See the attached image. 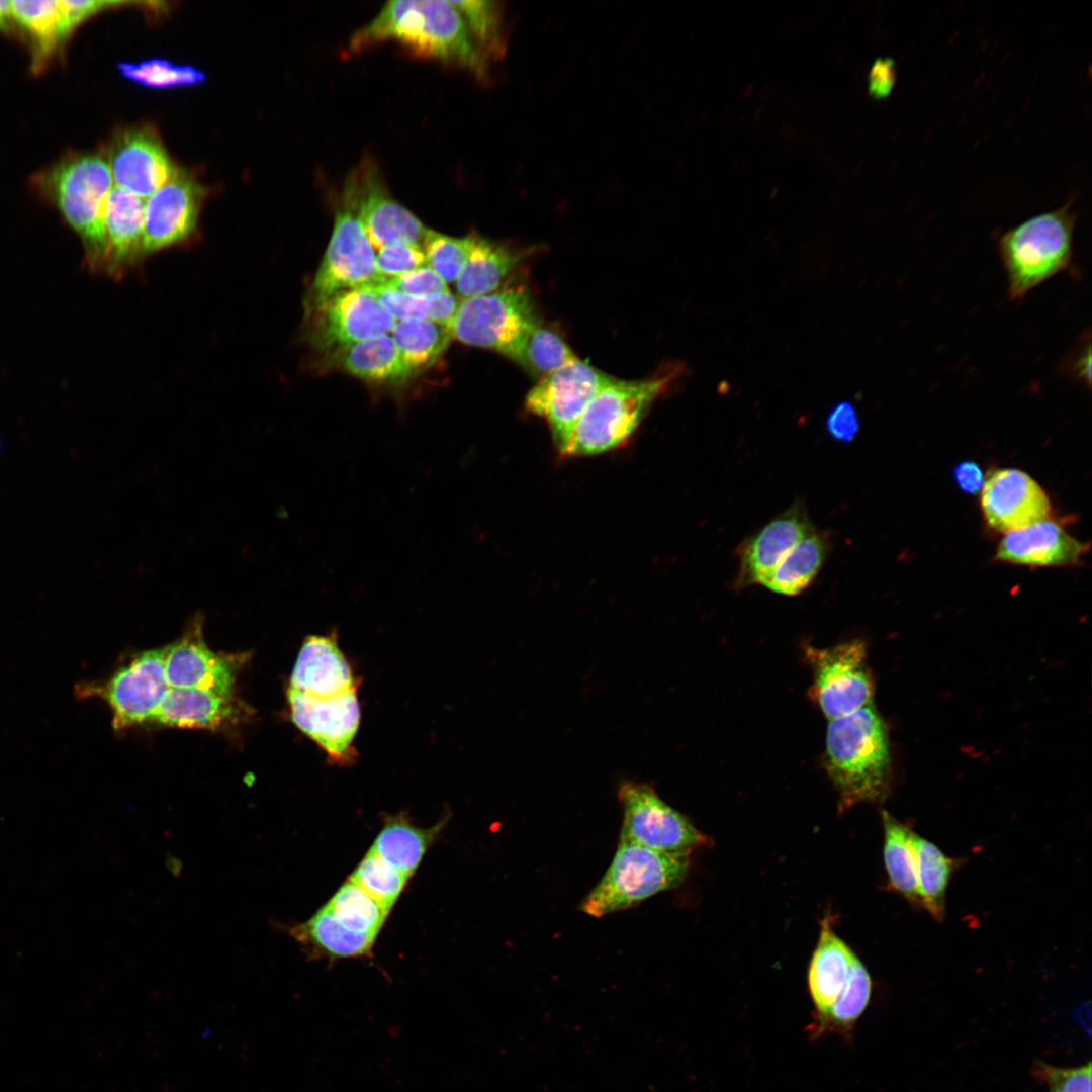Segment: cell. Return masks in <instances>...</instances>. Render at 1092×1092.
I'll list each match as a JSON object with an SVG mask.
<instances>
[{
    "label": "cell",
    "mask_w": 1092,
    "mask_h": 1092,
    "mask_svg": "<svg viewBox=\"0 0 1092 1092\" xmlns=\"http://www.w3.org/2000/svg\"><path fill=\"white\" fill-rule=\"evenodd\" d=\"M387 41L420 58L468 70L478 78L486 75L488 60L451 1H389L351 35L347 51L357 54Z\"/></svg>",
    "instance_id": "obj_1"
},
{
    "label": "cell",
    "mask_w": 1092,
    "mask_h": 1092,
    "mask_svg": "<svg viewBox=\"0 0 1092 1092\" xmlns=\"http://www.w3.org/2000/svg\"><path fill=\"white\" fill-rule=\"evenodd\" d=\"M825 769L839 795L841 809L879 802L887 796L891 779L888 737L872 703L829 720Z\"/></svg>",
    "instance_id": "obj_2"
},
{
    "label": "cell",
    "mask_w": 1092,
    "mask_h": 1092,
    "mask_svg": "<svg viewBox=\"0 0 1092 1092\" xmlns=\"http://www.w3.org/2000/svg\"><path fill=\"white\" fill-rule=\"evenodd\" d=\"M113 183L107 158L97 153L70 155L38 178L42 193L80 237L84 264L94 273L104 269L103 218Z\"/></svg>",
    "instance_id": "obj_3"
},
{
    "label": "cell",
    "mask_w": 1092,
    "mask_h": 1092,
    "mask_svg": "<svg viewBox=\"0 0 1092 1092\" xmlns=\"http://www.w3.org/2000/svg\"><path fill=\"white\" fill-rule=\"evenodd\" d=\"M685 372V367L676 363L647 379L614 378L589 401L560 456H592L627 444L655 400Z\"/></svg>",
    "instance_id": "obj_4"
},
{
    "label": "cell",
    "mask_w": 1092,
    "mask_h": 1092,
    "mask_svg": "<svg viewBox=\"0 0 1092 1092\" xmlns=\"http://www.w3.org/2000/svg\"><path fill=\"white\" fill-rule=\"evenodd\" d=\"M1076 220L1072 202H1066L1001 235L997 249L1010 300L1023 299L1031 289L1070 265Z\"/></svg>",
    "instance_id": "obj_5"
},
{
    "label": "cell",
    "mask_w": 1092,
    "mask_h": 1092,
    "mask_svg": "<svg viewBox=\"0 0 1092 1092\" xmlns=\"http://www.w3.org/2000/svg\"><path fill=\"white\" fill-rule=\"evenodd\" d=\"M690 868V854L655 851L619 841L606 873L583 899V913L601 918L637 906L679 886Z\"/></svg>",
    "instance_id": "obj_6"
},
{
    "label": "cell",
    "mask_w": 1092,
    "mask_h": 1092,
    "mask_svg": "<svg viewBox=\"0 0 1092 1092\" xmlns=\"http://www.w3.org/2000/svg\"><path fill=\"white\" fill-rule=\"evenodd\" d=\"M538 325L530 292L524 285L460 299L450 324L453 339L495 351L517 361L530 332Z\"/></svg>",
    "instance_id": "obj_7"
},
{
    "label": "cell",
    "mask_w": 1092,
    "mask_h": 1092,
    "mask_svg": "<svg viewBox=\"0 0 1092 1092\" xmlns=\"http://www.w3.org/2000/svg\"><path fill=\"white\" fill-rule=\"evenodd\" d=\"M623 810L619 841L665 853L691 854L708 842L681 813L666 804L655 789L627 781L617 791Z\"/></svg>",
    "instance_id": "obj_8"
},
{
    "label": "cell",
    "mask_w": 1092,
    "mask_h": 1092,
    "mask_svg": "<svg viewBox=\"0 0 1092 1092\" xmlns=\"http://www.w3.org/2000/svg\"><path fill=\"white\" fill-rule=\"evenodd\" d=\"M309 342L321 352L390 334L396 320L366 288L337 291L306 300Z\"/></svg>",
    "instance_id": "obj_9"
},
{
    "label": "cell",
    "mask_w": 1092,
    "mask_h": 1092,
    "mask_svg": "<svg viewBox=\"0 0 1092 1092\" xmlns=\"http://www.w3.org/2000/svg\"><path fill=\"white\" fill-rule=\"evenodd\" d=\"M340 201L355 213L374 249L395 241L422 245L428 229L392 197L371 158H365L349 173Z\"/></svg>",
    "instance_id": "obj_10"
},
{
    "label": "cell",
    "mask_w": 1092,
    "mask_h": 1092,
    "mask_svg": "<svg viewBox=\"0 0 1092 1092\" xmlns=\"http://www.w3.org/2000/svg\"><path fill=\"white\" fill-rule=\"evenodd\" d=\"M613 379L577 358L542 376L529 390L525 407L546 422L559 455L589 401Z\"/></svg>",
    "instance_id": "obj_11"
},
{
    "label": "cell",
    "mask_w": 1092,
    "mask_h": 1092,
    "mask_svg": "<svg viewBox=\"0 0 1092 1092\" xmlns=\"http://www.w3.org/2000/svg\"><path fill=\"white\" fill-rule=\"evenodd\" d=\"M805 655L814 673L810 695L828 720L872 703L874 686L863 641L855 639L827 648L808 646Z\"/></svg>",
    "instance_id": "obj_12"
},
{
    "label": "cell",
    "mask_w": 1092,
    "mask_h": 1092,
    "mask_svg": "<svg viewBox=\"0 0 1092 1092\" xmlns=\"http://www.w3.org/2000/svg\"><path fill=\"white\" fill-rule=\"evenodd\" d=\"M167 647L151 649L118 669L103 685L81 684L80 697L98 696L111 708L113 726L123 729L152 721L169 686L165 674Z\"/></svg>",
    "instance_id": "obj_13"
},
{
    "label": "cell",
    "mask_w": 1092,
    "mask_h": 1092,
    "mask_svg": "<svg viewBox=\"0 0 1092 1092\" xmlns=\"http://www.w3.org/2000/svg\"><path fill=\"white\" fill-rule=\"evenodd\" d=\"M382 281L375 251L355 213L339 201L333 232L314 274L307 300L323 299L337 291L362 288Z\"/></svg>",
    "instance_id": "obj_14"
},
{
    "label": "cell",
    "mask_w": 1092,
    "mask_h": 1092,
    "mask_svg": "<svg viewBox=\"0 0 1092 1092\" xmlns=\"http://www.w3.org/2000/svg\"><path fill=\"white\" fill-rule=\"evenodd\" d=\"M287 699L293 723L335 761H346L360 724L357 688L330 698H317L289 688Z\"/></svg>",
    "instance_id": "obj_15"
},
{
    "label": "cell",
    "mask_w": 1092,
    "mask_h": 1092,
    "mask_svg": "<svg viewBox=\"0 0 1092 1092\" xmlns=\"http://www.w3.org/2000/svg\"><path fill=\"white\" fill-rule=\"evenodd\" d=\"M204 194L202 185L178 169L171 180L147 198L145 256L184 243L194 235Z\"/></svg>",
    "instance_id": "obj_16"
},
{
    "label": "cell",
    "mask_w": 1092,
    "mask_h": 1092,
    "mask_svg": "<svg viewBox=\"0 0 1092 1092\" xmlns=\"http://www.w3.org/2000/svg\"><path fill=\"white\" fill-rule=\"evenodd\" d=\"M980 492V506L987 525L1005 534L1046 520L1052 511L1045 491L1019 469L993 470Z\"/></svg>",
    "instance_id": "obj_17"
},
{
    "label": "cell",
    "mask_w": 1092,
    "mask_h": 1092,
    "mask_svg": "<svg viewBox=\"0 0 1092 1092\" xmlns=\"http://www.w3.org/2000/svg\"><path fill=\"white\" fill-rule=\"evenodd\" d=\"M107 153L115 185L144 199L178 171L160 138L146 126L120 132Z\"/></svg>",
    "instance_id": "obj_18"
},
{
    "label": "cell",
    "mask_w": 1092,
    "mask_h": 1092,
    "mask_svg": "<svg viewBox=\"0 0 1092 1092\" xmlns=\"http://www.w3.org/2000/svg\"><path fill=\"white\" fill-rule=\"evenodd\" d=\"M814 530L806 505L796 500L738 546L735 587L761 584L781 559Z\"/></svg>",
    "instance_id": "obj_19"
},
{
    "label": "cell",
    "mask_w": 1092,
    "mask_h": 1092,
    "mask_svg": "<svg viewBox=\"0 0 1092 1092\" xmlns=\"http://www.w3.org/2000/svg\"><path fill=\"white\" fill-rule=\"evenodd\" d=\"M194 622L180 640L168 646L165 674L169 688L200 689L233 696L238 662L231 655L210 650Z\"/></svg>",
    "instance_id": "obj_20"
},
{
    "label": "cell",
    "mask_w": 1092,
    "mask_h": 1092,
    "mask_svg": "<svg viewBox=\"0 0 1092 1092\" xmlns=\"http://www.w3.org/2000/svg\"><path fill=\"white\" fill-rule=\"evenodd\" d=\"M1088 549V544L1046 519L1007 533L997 547L995 559L1028 567L1071 566L1079 564Z\"/></svg>",
    "instance_id": "obj_21"
},
{
    "label": "cell",
    "mask_w": 1092,
    "mask_h": 1092,
    "mask_svg": "<svg viewBox=\"0 0 1092 1092\" xmlns=\"http://www.w3.org/2000/svg\"><path fill=\"white\" fill-rule=\"evenodd\" d=\"M145 204L141 198L116 185L104 210L105 259L103 273L121 278L145 255L143 252Z\"/></svg>",
    "instance_id": "obj_22"
},
{
    "label": "cell",
    "mask_w": 1092,
    "mask_h": 1092,
    "mask_svg": "<svg viewBox=\"0 0 1092 1092\" xmlns=\"http://www.w3.org/2000/svg\"><path fill=\"white\" fill-rule=\"evenodd\" d=\"M355 687L351 667L336 640L308 636L295 661L290 688L313 697L330 698Z\"/></svg>",
    "instance_id": "obj_23"
},
{
    "label": "cell",
    "mask_w": 1092,
    "mask_h": 1092,
    "mask_svg": "<svg viewBox=\"0 0 1092 1092\" xmlns=\"http://www.w3.org/2000/svg\"><path fill=\"white\" fill-rule=\"evenodd\" d=\"M328 355L334 367L372 385L398 387L416 375L389 334L335 349Z\"/></svg>",
    "instance_id": "obj_24"
},
{
    "label": "cell",
    "mask_w": 1092,
    "mask_h": 1092,
    "mask_svg": "<svg viewBox=\"0 0 1092 1092\" xmlns=\"http://www.w3.org/2000/svg\"><path fill=\"white\" fill-rule=\"evenodd\" d=\"M240 712L233 696L169 688L152 721L182 728L218 729L235 723Z\"/></svg>",
    "instance_id": "obj_25"
},
{
    "label": "cell",
    "mask_w": 1092,
    "mask_h": 1092,
    "mask_svg": "<svg viewBox=\"0 0 1092 1092\" xmlns=\"http://www.w3.org/2000/svg\"><path fill=\"white\" fill-rule=\"evenodd\" d=\"M854 957L833 931L831 921L824 918L808 972L809 991L816 1009V1019L810 1028L827 1017L847 981Z\"/></svg>",
    "instance_id": "obj_26"
},
{
    "label": "cell",
    "mask_w": 1092,
    "mask_h": 1092,
    "mask_svg": "<svg viewBox=\"0 0 1092 1092\" xmlns=\"http://www.w3.org/2000/svg\"><path fill=\"white\" fill-rule=\"evenodd\" d=\"M524 257L521 251L510 246L470 234L466 262L454 282L459 298L481 296L498 290Z\"/></svg>",
    "instance_id": "obj_27"
},
{
    "label": "cell",
    "mask_w": 1092,
    "mask_h": 1092,
    "mask_svg": "<svg viewBox=\"0 0 1092 1092\" xmlns=\"http://www.w3.org/2000/svg\"><path fill=\"white\" fill-rule=\"evenodd\" d=\"M290 935L313 958H356L370 954L376 936L346 928L324 906L309 920L293 925Z\"/></svg>",
    "instance_id": "obj_28"
},
{
    "label": "cell",
    "mask_w": 1092,
    "mask_h": 1092,
    "mask_svg": "<svg viewBox=\"0 0 1092 1092\" xmlns=\"http://www.w3.org/2000/svg\"><path fill=\"white\" fill-rule=\"evenodd\" d=\"M831 547L830 534L815 529L781 559L761 585L786 596L803 593L819 574Z\"/></svg>",
    "instance_id": "obj_29"
},
{
    "label": "cell",
    "mask_w": 1092,
    "mask_h": 1092,
    "mask_svg": "<svg viewBox=\"0 0 1092 1092\" xmlns=\"http://www.w3.org/2000/svg\"><path fill=\"white\" fill-rule=\"evenodd\" d=\"M12 13L14 24L30 37L37 69L72 32L60 1H12Z\"/></svg>",
    "instance_id": "obj_30"
},
{
    "label": "cell",
    "mask_w": 1092,
    "mask_h": 1092,
    "mask_svg": "<svg viewBox=\"0 0 1092 1092\" xmlns=\"http://www.w3.org/2000/svg\"><path fill=\"white\" fill-rule=\"evenodd\" d=\"M445 822L429 829L413 825L403 815L388 818L370 850L410 877Z\"/></svg>",
    "instance_id": "obj_31"
},
{
    "label": "cell",
    "mask_w": 1092,
    "mask_h": 1092,
    "mask_svg": "<svg viewBox=\"0 0 1092 1092\" xmlns=\"http://www.w3.org/2000/svg\"><path fill=\"white\" fill-rule=\"evenodd\" d=\"M910 842L915 854L920 904L941 921L945 914V895L958 860L945 855L934 843L911 830Z\"/></svg>",
    "instance_id": "obj_32"
},
{
    "label": "cell",
    "mask_w": 1092,
    "mask_h": 1092,
    "mask_svg": "<svg viewBox=\"0 0 1092 1092\" xmlns=\"http://www.w3.org/2000/svg\"><path fill=\"white\" fill-rule=\"evenodd\" d=\"M389 335L415 374L434 365L453 339L449 326L428 320L396 321Z\"/></svg>",
    "instance_id": "obj_33"
},
{
    "label": "cell",
    "mask_w": 1092,
    "mask_h": 1092,
    "mask_svg": "<svg viewBox=\"0 0 1092 1092\" xmlns=\"http://www.w3.org/2000/svg\"><path fill=\"white\" fill-rule=\"evenodd\" d=\"M884 860L889 885L910 903L920 904L915 854L910 842L911 830L887 811L882 812Z\"/></svg>",
    "instance_id": "obj_34"
},
{
    "label": "cell",
    "mask_w": 1092,
    "mask_h": 1092,
    "mask_svg": "<svg viewBox=\"0 0 1092 1092\" xmlns=\"http://www.w3.org/2000/svg\"><path fill=\"white\" fill-rule=\"evenodd\" d=\"M396 320H428L450 327L459 300L449 291L431 296H413L382 283L366 287Z\"/></svg>",
    "instance_id": "obj_35"
},
{
    "label": "cell",
    "mask_w": 1092,
    "mask_h": 1092,
    "mask_svg": "<svg viewBox=\"0 0 1092 1092\" xmlns=\"http://www.w3.org/2000/svg\"><path fill=\"white\" fill-rule=\"evenodd\" d=\"M872 992L871 977L855 956L847 981L833 1003L827 1017L817 1026L810 1028V1035L817 1037L827 1030L839 1031L845 1036L851 1035L856 1020L863 1013Z\"/></svg>",
    "instance_id": "obj_36"
},
{
    "label": "cell",
    "mask_w": 1092,
    "mask_h": 1092,
    "mask_svg": "<svg viewBox=\"0 0 1092 1092\" xmlns=\"http://www.w3.org/2000/svg\"><path fill=\"white\" fill-rule=\"evenodd\" d=\"M325 906L346 928L373 936L377 935L389 913L350 880Z\"/></svg>",
    "instance_id": "obj_37"
},
{
    "label": "cell",
    "mask_w": 1092,
    "mask_h": 1092,
    "mask_svg": "<svg viewBox=\"0 0 1092 1092\" xmlns=\"http://www.w3.org/2000/svg\"><path fill=\"white\" fill-rule=\"evenodd\" d=\"M460 12L468 31L483 56L495 59L504 51L503 16L497 2L481 0L451 1Z\"/></svg>",
    "instance_id": "obj_38"
},
{
    "label": "cell",
    "mask_w": 1092,
    "mask_h": 1092,
    "mask_svg": "<svg viewBox=\"0 0 1092 1092\" xmlns=\"http://www.w3.org/2000/svg\"><path fill=\"white\" fill-rule=\"evenodd\" d=\"M576 359L558 334L538 324L528 335L516 363L544 376Z\"/></svg>",
    "instance_id": "obj_39"
},
{
    "label": "cell",
    "mask_w": 1092,
    "mask_h": 1092,
    "mask_svg": "<svg viewBox=\"0 0 1092 1092\" xmlns=\"http://www.w3.org/2000/svg\"><path fill=\"white\" fill-rule=\"evenodd\" d=\"M407 879V876L371 850L349 878L387 912L402 892Z\"/></svg>",
    "instance_id": "obj_40"
},
{
    "label": "cell",
    "mask_w": 1092,
    "mask_h": 1092,
    "mask_svg": "<svg viewBox=\"0 0 1092 1092\" xmlns=\"http://www.w3.org/2000/svg\"><path fill=\"white\" fill-rule=\"evenodd\" d=\"M118 69L130 81L152 88L191 86L205 79V75L192 66L175 65L163 59L121 63Z\"/></svg>",
    "instance_id": "obj_41"
},
{
    "label": "cell",
    "mask_w": 1092,
    "mask_h": 1092,
    "mask_svg": "<svg viewBox=\"0 0 1092 1092\" xmlns=\"http://www.w3.org/2000/svg\"><path fill=\"white\" fill-rule=\"evenodd\" d=\"M470 235L452 237L428 229L422 242L429 265L447 284L460 275L468 255Z\"/></svg>",
    "instance_id": "obj_42"
},
{
    "label": "cell",
    "mask_w": 1092,
    "mask_h": 1092,
    "mask_svg": "<svg viewBox=\"0 0 1092 1092\" xmlns=\"http://www.w3.org/2000/svg\"><path fill=\"white\" fill-rule=\"evenodd\" d=\"M375 261L383 281L425 265L426 257L422 245L395 241L378 249L375 252Z\"/></svg>",
    "instance_id": "obj_43"
},
{
    "label": "cell",
    "mask_w": 1092,
    "mask_h": 1092,
    "mask_svg": "<svg viewBox=\"0 0 1092 1092\" xmlns=\"http://www.w3.org/2000/svg\"><path fill=\"white\" fill-rule=\"evenodd\" d=\"M1034 1074L1049 1092H1091V1063L1076 1068H1061L1036 1061Z\"/></svg>",
    "instance_id": "obj_44"
},
{
    "label": "cell",
    "mask_w": 1092,
    "mask_h": 1092,
    "mask_svg": "<svg viewBox=\"0 0 1092 1092\" xmlns=\"http://www.w3.org/2000/svg\"><path fill=\"white\" fill-rule=\"evenodd\" d=\"M413 296H431L449 291L448 284L427 264L380 282Z\"/></svg>",
    "instance_id": "obj_45"
},
{
    "label": "cell",
    "mask_w": 1092,
    "mask_h": 1092,
    "mask_svg": "<svg viewBox=\"0 0 1092 1092\" xmlns=\"http://www.w3.org/2000/svg\"><path fill=\"white\" fill-rule=\"evenodd\" d=\"M825 430L835 441L849 443L859 430V419L855 406L847 400L835 403L825 419Z\"/></svg>",
    "instance_id": "obj_46"
},
{
    "label": "cell",
    "mask_w": 1092,
    "mask_h": 1092,
    "mask_svg": "<svg viewBox=\"0 0 1092 1092\" xmlns=\"http://www.w3.org/2000/svg\"><path fill=\"white\" fill-rule=\"evenodd\" d=\"M1062 371L1071 379L1090 388L1091 385V344L1090 333L1086 332L1069 351L1062 364Z\"/></svg>",
    "instance_id": "obj_47"
},
{
    "label": "cell",
    "mask_w": 1092,
    "mask_h": 1092,
    "mask_svg": "<svg viewBox=\"0 0 1092 1092\" xmlns=\"http://www.w3.org/2000/svg\"><path fill=\"white\" fill-rule=\"evenodd\" d=\"M897 81V67L891 57L878 58L869 71L868 93L875 100L888 98Z\"/></svg>",
    "instance_id": "obj_48"
},
{
    "label": "cell",
    "mask_w": 1092,
    "mask_h": 1092,
    "mask_svg": "<svg viewBox=\"0 0 1092 1092\" xmlns=\"http://www.w3.org/2000/svg\"><path fill=\"white\" fill-rule=\"evenodd\" d=\"M65 18L70 29L73 31L79 24L90 16L98 13L101 10L112 8L113 6L128 4L124 1H100V0H88V1H60Z\"/></svg>",
    "instance_id": "obj_49"
},
{
    "label": "cell",
    "mask_w": 1092,
    "mask_h": 1092,
    "mask_svg": "<svg viewBox=\"0 0 1092 1092\" xmlns=\"http://www.w3.org/2000/svg\"><path fill=\"white\" fill-rule=\"evenodd\" d=\"M954 479L966 493L981 491L985 481L981 468L973 461H963L958 464L954 468Z\"/></svg>",
    "instance_id": "obj_50"
},
{
    "label": "cell",
    "mask_w": 1092,
    "mask_h": 1092,
    "mask_svg": "<svg viewBox=\"0 0 1092 1092\" xmlns=\"http://www.w3.org/2000/svg\"><path fill=\"white\" fill-rule=\"evenodd\" d=\"M14 26L12 1L0 0V30L10 31Z\"/></svg>",
    "instance_id": "obj_51"
},
{
    "label": "cell",
    "mask_w": 1092,
    "mask_h": 1092,
    "mask_svg": "<svg viewBox=\"0 0 1092 1092\" xmlns=\"http://www.w3.org/2000/svg\"><path fill=\"white\" fill-rule=\"evenodd\" d=\"M1 448H2V441H1V436H0V452H1Z\"/></svg>",
    "instance_id": "obj_52"
}]
</instances>
